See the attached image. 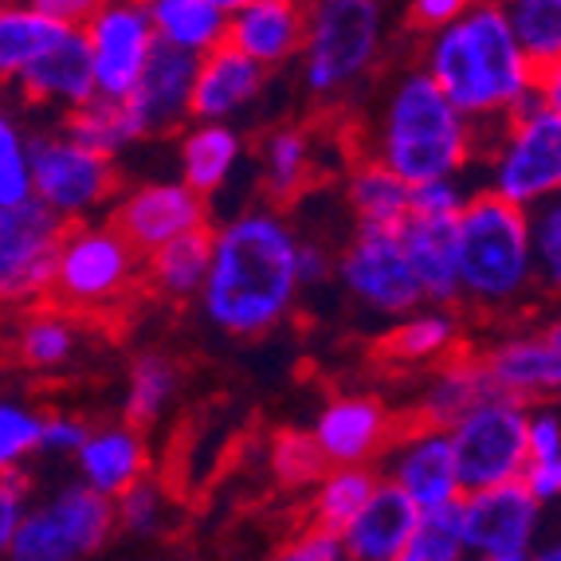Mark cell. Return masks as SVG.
<instances>
[{
    "mask_svg": "<svg viewBox=\"0 0 561 561\" xmlns=\"http://www.w3.org/2000/svg\"><path fill=\"white\" fill-rule=\"evenodd\" d=\"M526 561H561V542H558V538H546V542H534V550L526 553Z\"/></svg>",
    "mask_w": 561,
    "mask_h": 561,
    "instance_id": "cell-54",
    "label": "cell"
},
{
    "mask_svg": "<svg viewBox=\"0 0 561 561\" xmlns=\"http://www.w3.org/2000/svg\"><path fill=\"white\" fill-rule=\"evenodd\" d=\"M299 228L283 208L252 205L208 228V275L201 314L216 334L255 342L279 330L299 307Z\"/></svg>",
    "mask_w": 561,
    "mask_h": 561,
    "instance_id": "cell-1",
    "label": "cell"
},
{
    "mask_svg": "<svg viewBox=\"0 0 561 561\" xmlns=\"http://www.w3.org/2000/svg\"><path fill=\"white\" fill-rule=\"evenodd\" d=\"M28 9L44 12V16L59 20V24H71V28H83L94 12L103 9L106 0H24Z\"/></svg>",
    "mask_w": 561,
    "mask_h": 561,
    "instance_id": "cell-52",
    "label": "cell"
},
{
    "mask_svg": "<svg viewBox=\"0 0 561 561\" xmlns=\"http://www.w3.org/2000/svg\"><path fill=\"white\" fill-rule=\"evenodd\" d=\"M471 4H476V0H409V28L428 36V32L459 20Z\"/></svg>",
    "mask_w": 561,
    "mask_h": 561,
    "instance_id": "cell-50",
    "label": "cell"
},
{
    "mask_svg": "<svg viewBox=\"0 0 561 561\" xmlns=\"http://www.w3.org/2000/svg\"><path fill=\"white\" fill-rule=\"evenodd\" d=\"M71 459H76L79 483L91 486L94 495L111 499V503L122 491H130L138 479L150 476V444H146V432L126 421L87 428L83 444H79V451Z\"/></svg>",
    "mask_w": 561,
    "mask_h": 561,
    "instance_id": "cell-21",
    "label": "cell"
},
{
    "mask_svg": "<svg viewBox=\"0 0 561 561\" xmlns=\"http://www.w3.org/2000/svg\"><path fill=\"white\" fill-rule=\"evenodd\" d=\"M71 24L28 9L24 0H0V87H12L44 51L59 44Z\"/></svg>",
    "mask_w": 561,
    "mask_h": 561,
    "instance_id": "cell-32",
    "label": "cell"
},
{
    "mask_svg": "<svg viewBox=\"0 0 561 561\" xmlns=\"http://www.w3.org/2000/svg\"><path fill=\"white\" fill-rule=\"evenodd\" d=\"M451 252L459 307H471L486 319H511L538 299L523 208L476 188L463 213L451 220Z\"/></svg>",
    "mask_w": 561,
    "mask_h": 561,
    "instance_id": "cell-4",
    "label": "cell"
},
{
    "mask_svg": "<svg viewBox=\"0 0 561 561\" xmlns=\"http://www.w3.org/2000/svg\"><path fill=\"white\" fill-rule=\"evenodd\" d=\"M416 67L479 134L499 130L542 83V71L523 56L495 0H476L459 20L428 32Z\"/></svg>",
    "mask_w": 561,
    "mask_h": 561,
    "instance_id": "cell-2",
    "label": "cell"
},
{
    "mask_svg": "<svg viewBox=\"0 0 561 561\" xmlns=\"http://www.w3.org/2000/svg\"><path fill=\"white\" fill-rule=\"evenodd\" d=\"M506 28L538 71H561V0H495Z\"/></svg>",
    "mask_w": 561,
    "mask_h": 561,
    "instance_id": "cell-37",
    "label": "cell"
},
{
    "mask_svg": "<svg viewBox=\"0 0 561 561\" xmlns=\"http://www.w3.org/2000/svg\"><path fill=\"white\" fill-rule=\"evenodd\" d=\"M401 243L409 255L412 279L421 287L424 307H459V279H456V252H451V225L432 220H404Z\"/></svg>",
    "mask_w": 561,
    "mask_h": 561,
    "instance_id": "cell-30",
    "label": "cell"
},
{
    "mask_svg": "<svg viewBox=\"0 0 561 561\" xmlns=\"http://www.w3.org/2000/svg\"><path fill=\"white\" fill-rule=\"evenodd\" d=\"M64 228L32 197L0 208V310L20 314L47 302Z\"/></svg>",
    "mask_w": 561,
    "mask_h": 561,
    "instance_id": "cell-12",
    "label": "cell"
},
{
    "mask_svg": "<svg viewBox=\"0 0 561 561\" xmlns=\"http://www.w3.org/2000/svg\"><path fill=\"white\" fill-rule=\"evenodd\" d=\"M389 39L385 0H307L299 83L310 103L334 106L377 76Z\"/></svg>",
    "mask_w": 561,
    "mask_h": 561,
    "instance_id": "cell-5",
    "label": "cell"
},
{
    "mask_svg": "<svg viewBox=\"0 0 561 561\" xmlns=\"http://www.w3.org/2000/svg\"><path fill=\"white\" fill-rule=\"evenodd\" d=\"M141 9L150 16V28L158 47L181 51V56H208L225 44L228 16L216 12L208 0H141Z\"/></svg>",
    "mask_w": 561,
    "mask_h": 561,
    "instance_id": "cell-31",
    "label": "cell"
},
{
    "mask_svg": "<svg viewBox=\"0 0 561 561\" xmlns=\"http://www.w3.org/2000/svg\"><path fill=\"white\" fill-rule=\"evenodd\" d=\"M471 181L468 178H440L424 181V185H409V220H432V225H451L463 205L471 201Z\"/></svg>",
    "mask_w": 561,
    "mask_h": 561,
    "instance_id": "cell-45",
    "label": "cell"
},
{
    "mask_svg": "<svg viewBox=\"0 0 561 561\" xmlns=\"http://www.w3.org/2000/svg\"><path fill=\"white\" fill-rule=\"evenodd\" d=\"M463 350V319L448 307H416L381 337V357L401 369H432Z\"/></svg>",
    "mask_w": 561,
    "mask_h": 561,
    "instance_id": "cell-28",
    "label": "cell"
},
{
    "mask_svg": "<svg viewBox=\"0 0 561 561\" xmlns=\"http://www.w3.org/2000/svg\"><path fill=\"white\" fill-rule=\"evenodd\" d=\"M314 153H319L314 138L299 122H283V126H272L263 134L255 161H260V188L267 205L287 208L307 193L314 181V161H319Z\"/></svg>",
    "mask_w": 561,
    "mask_h": 561,
    "instance_id": "cell-27",
    "label": "cell"
},
{
    "mask_svg": "<svg viewBox=\"0 0 561 561\" xmlns=\"http://www.w3.org/2000/svg\"><path fill=\"white\" fill-rule=\"evenodd\" d=\"M267 91V71L240 56L236 47L220 44L216 51L197 59L193 99H188V122H232L252 111Z\"/></svg>",
    "mask_w": 561,
    "mask_h": 561,
    "instance_id": "cell-22",
    "label": "cell"
},
{
    "mask_svg": "<svg viewBox=\"0 0 561 561\" xmlns=\"http://www.w3.org/2000/svg\"><path fill=\"white\" fill-rule=\"evenodd\" d=\"M248 141L232 122H188L178 130V181L213 201L232 185Z\"/></svg>",
    "mask_w": 561,
    "mask_h": 561,
    "instance_id": "cell-24",
    "label": "cell"
},
{
    "mask_svg": "<svg viewBox=\"0 0 561 561\" xmlns=\"http://www.w3.org/2000/svg\"><path fill=\"white\" fill-rule=\"evenodd\" d=\"M526 463H561V416L558 404H530L526 421Z\"/></svg>",
    "mask_w": 561,
    "mask_h": 561,
    "instance_id": "cell-46",
    "label": "cell"
},
{
    "mask_svg": "<svg viewBox=\"0 0 561 561\" xmlns=\"http://www.w3.org/2000/svg\"><path fill=\"white\" fill-rule=\"evenodd\" d=\"M39 421H44V412H36L28 401L0 397V476L24 471V463L36 456Z\"/></svg>",
    "mask_w": 561,
    "mask_h": 561,
    "instance_id": "cell-44",
    "label": "cell"
},
{
    "mask_svg": "<svg viewBox=\"0 0 561 561\" xmlns=\"http://www.w3.org/2000/svg\"><path fill=\"white\" fill-rule=\"evenodd\" d=\"M416 506L381 479L374 486L369 503L354 515V523L337 534L346 561H393L409 553L412 526H416Z\"/></svg>",
    "mask_w": 561,
    "mask_h": 561,
    "instance_id": "cell-25",
    "label": "cell"
},
{
    "mask_svg": "<svg viewBox=\"0 0 561 561\" xmlns=\"http://www.w3.org/2000/svg\"><path fill=\"white\" fill-rule=\"evenodd\" d=\"M518 483L530 491V499H538L542 506L558 503L561 495V463H526Z\"/></svg>",
    "mask_w": 561,
    "mask_h": 561,
    "instance_id": "cell-53",
    "label": "cell"
},
{
    "mask_svg": "<svg viewBox=\"0 0 561 561\" xmlns=\"http://www.w3.org/2000/svg\"><path fill=\"white\" fill-rule=\"evenodd\" d=\"M193 79H197V59L158 47L138 76L134 91L122 99L138 126L141 141L165 138L188 126V99H193Z\"/></svg>",
    "mask_w": 561,
    "mask_h": 561,
    "instance_id": "cell-19",
    "label": "cell"
},
{
    "mask_svg": "<svg viewBox=\"0 0 561 561\" xmlns=\"http://www.w3.org/2000/svg\"><path fill=\"white\" fill-rule=\"evenodd\" d=\"M295 267H299V287H319V283H327L330 275H334V260H330L327 243L319 240H307L302 236L299 240V260H295Z\"/></svg>",
    "mask_w": 561,
    "mask_h": 561,
    "instance_id": "cell-51",
    "label": "cell"
},
{
    "mask_svg": "<svg viewBox=\"0 0 561 561\" xmlns=\"http://www.w3.org/2000/svg\"><path fill=\"white\" fill-rule=\"evenodd\" d=\"M83 346V330L76 314L59 310L56 302H39L32 310H20L12 327V357L32 374H56L76 362Z\"/></svg>",
    "mask_w": 561,
    "mask_h": 561,
    "instance_id": "cell-29",
    "label": "cell"
},
{
    "mask_svg": "<svg viewBox=\"0 0 561 561\" xmlns=\"http://www.w3.org/2000/svg\"><path fill=\"white\" fill-rule=\"evenodd\" d=\"M106 220L118 228V236L138 255H150L165 248L169 240H181L188 232L208 228V201L197 197L178 178H150L138 185H126L114 193Z\"/></svg>",
    "mask_w": 561,
    "mask_h": 561,
    "instance_id": "cell-13",
    "label": "cell"
},
{
    "mask_svg": "<svg viewBox=\"0 0 561 561\" xmlns=\"http://www.w3.org/2000/svg\"><path fill=\"white\" fill-rule=\"evenodd\" d=\"M59 130L67 138H76L79 146H87L91 153H103L111 161H118L122 153H130L141 141L126 103L122 99H99V94L87 99L83 106H76V111H67Z\"/></svg>",
    "mask_w": 561,
    "mask_h": 561,
    "instance_id": "cell-36",
    "label": "cell"
},
{
    "mask_svg": "<svg viewBox=\"0 0 561 561\" xmlns=\"http://www.w3.org/2000/svg\"><path fill=\"white\" fill-rule=\"evenodd\" d=\"M87 428L91 424L83 416H71V412H44L39 421V448L36 456H51V459H67L76 456L79 444H83Z\"/></svg>",
    "mask_w": 561,
    "mask_h": 561,
    "instance_id": "cell-47",
    "label": "cell"
},
{
    "mask_svg": "<svg viewBox=\"0 0 561 561\" xmlns=\"http://www.w3.org/2000/svg\"><path fill=\"white\" fill-rule=\"evenodd\" d=\"M409 553L416 561H468L459 503L421 511V515H416V526H412Z\"/></svg>",
    "mask_w": 561,
    "mask_h": 561,
    "instance_id": "cell-40",
    "label": "cell"
},
{
    "mask_svg": "<svg viewBox=\"0 0 561 561\" xmlns=\"http://www.w3.org/2000/svg\"><path fill=\"white\" fill-rule=\"evenodd\" d=\"M267 468H272L279 486L302 491V486L319 483L322 471H327V459H322L319 444L310 440L307 428H283L275 432L272 448H267Z\"/></svg>",
    "mask_w": 561,
    "mask_h": 561,
    "instance_id": "cell-39",
    "label": "cell"
},
{
    "mask_svg": "<svg viewBox=\"0 0 561 561\" xmlns=\"http://www.w3.org/2000/svg\"><path fill=\"white\" fill-rule=\"evenodd\" d=\"M483 193L530 213L561 193V106L546 103L542 91L518 114L483 134Z\"/></svg>",
    "mask_w": 561,
    "mask_h": 561,
    "instance_id": "cell-6",
    "label": "cell"
},
{
    "mask_svg": "<svg viewBox=\"0 0 561 561\" xmlns=\"http://www.w3.org/2000/svg\"><path fill=\"white\" fill-rule=\"evenodd\" d=\"M118 188V161L91 153L59 126L28 138V197L64 225L99 220Z\"/></svg>",
    "mask_w": 561,
    "mask_h": 561,
    "instance_id": "cell-8",
    "label": "cell"
},
{
    "mask_svg": "<svg viewBox=\"0 0 561 561\" xmlns=\"http://www.w3.org/2000/svg\"><path fill=\"white\" fill-rule=\"evenodd\" d=\"M542 511L523 483L486 486L459 499L468 558H526L542 542Z\"/></svg>",
    "mask_w": 561,
    "mask_h": 561,
    "instance_id": "cell-16",
    "label": "cell"
},
{
    "mask_svg": "<svg viewBox=\"0 0 561 561\" xmlns=\"http://www.w3.org/2000/svg\"><path fill=\"white\" fill-rule=\"evenodd\" d=\"M381 468L385 471H377V476L389 486H397L416 511H432V506H448L463 499L444 428L416 421L397 428L389 448L381 451Z\"/></svg>",
    "mask_w": 561,
    "mask_h": 561,
    "instance_id": "cell-17",
    "label": "cell"
},
{
    "mask_svg": "<svg viewBox=\"0 0 561 561\" xmlns=\"http://www.w3.org/2000/svg\"><path fill=\"white\" fill-rule=\"evenodd\" d=\"M468 561H526V558H468Z\"/></svg>",
    "mask_w": 561,
    "mask_h": 561,
    "instance_id": "cell-56",
    "label": "cell"
},
{
    "mask_svg": "<svg viewBox=\"0 0 561 561\" xmlns=\"http://www.w3.org/2000/svg\"><path fill=\"white\" fill-rule=\"evenodd\" d=\"M208 275V228L169 240L158 252L141 255V287H150L158 299L193 302Z\"/></svg>",
    "mask_w": 561,
    "mask_h": 561,
    "instance_id": "cell-33",
    "label": "cell"
},
{
    "mask_svg": "<svg viewBox=\"0 0 561 561\" xmlns=\"http://www.w3.org/2000/svg\"><path fill=\"white\" fill-rule=\"evenodd\" d=\"M208 4H213L216 12H225V16H236V12H240V9H248V4H252V0H208Z\"/></svg>",
    "mask_w": 561,
    "mask_h": 561,
    "instance_id": "cell-55",
    "label": "cell"
},
{
    "mask_svg": "<svg viewBox=\"0 0 561 561\" xmlns=\"http://www.w3.org/2000/svg\"><path fill=\"white\" fill-rule=\"evenodd\" d=\"M334 279L374 319L397 322L416 307H424L421 287L412 279L409 255H404L401 228L357 225L334 260Z\"/></svg>",
    "mask_w": 561,
    "mask_h": 561,
    "instance_id": "cell-11",
    "label": "cell"
},
{
    "mask_svg": "<svg viewBox=\"0 0 561 561\" xmlns=\"http://www.w3.org/2000/svg\"><path fill=\"white\" fill-rule=\"evenodd\" d=\"M393 561H416V558H412V553H401V558H393Z\"/></svg>",
    "mask_w": 561,
    "mask_h": 561,
    "instance_id": "cell-57",
    "label": "cell"
},
{
    "mask_svg": "<svg viewBox=\"0 0 561 561\" xmlns=\"http://www.w3.org/2000/svg\"><path fill=\"white\" fill-rule=\"evenodd\" d=\"M381 483L374 468H327L310 486V526L342 534Z\"/></svg>",
    "mask_w": 561,
    "mask_h": 561,
    "instance_id": "cell-38",
    "label": "cell"
},
{
    "mask_svg": "<svg viewBox=\"0 0 561 561\" xmlns=\"http://www.w3.org/2000/svg\"><path fill=\"white\" fill-rule=\"evenodd\" d=\"M141 255L122 240L111 220L67 225L59 240L47 302L76 319H103L138 295Z\"/></svg>",
    "mask_w": 561,
    "mask_h": 561,
    "instance_id": "cell-7",
    "label": "cell"
},
{
    "mask_svg": "<svg viewBox=\"0 0 561 561\" xmlns=\"http://www.w3.org/2000/svg\"><path fill=\"white\" fill-rule=\"evenodd\" d=\"M483 153V134L471 126L421 67H404L381 87L365 126V158L385 165L404 185L468 178Z\"/></svg>",
    "mask_w": 561,
    "mask_h": 561,
    "instance_id": "cell-3",
    "label": "cell"
},
{
    "mask_svg": "<svg viewBox=\"0 0 561 561\" xmlns=\"http://www.w3.org/2000/svg\"><path fill=\"white\" fill-rule=\"evenodd\" d=\"M346 205L362 228H401L409 220V185L385 165L362 158L346 173Z\"/></svg>",
    "mask_w": 561,
    "mask_h": 561,
    "instance_id": "cell-35",
    "label": "cell"
},
{
    "mask_svg": "<svg viewBox=\"0 0 561 561\" xmlns=\"http://www.w3.org/2000/svg\"><path fill=\"white\" fill-rule=\"evenodd\" d=\"M181 393V365L161 350H141L126 369L122 421L134 428H150L165 416Z\"/></svg>",
    "mask_w": 561,
    "mask_h": 561,
    "instance_id": "cell-34",
    "label": "cell"
},
{
    "mask_svg": "<svg viewBox=\"0 0 561 561\" xmlns=\"http://www.w3.org/2000/svg\"><path fill=\"white\" fill-rule=\"evenodd\" d=\"M28 503H32V486H28V476H24V471L0 476V561H4V553H9L12 534H16Z\"/></svg>",
    "mask_w": 561,
    "mask_h": 561,
    "instance_id": "cell-48",
    "label": "cell"
},
{
    "mask_svg": "<svg viewBox=\"0 0 561 561\" xmlns=\"http://www.w3.org/2000/svg\"><path fill=\"white\" fill-rule=\"evenodd\" d=\"M526 421H530V404L495 393L451 424L448 444L463 495L518 483L526 468Z\"/></svg>",
    "mask_w": 561,
    "mask_h": 561,
    "instance_id": "cell-10",
    "label": "cell"
},
{
    "mask_svg": "<svg viewBox=\"0 0 561 561\" xmlns=\"http://www.w3.org/2000/svg\"><path fill=\"white\" fill-rule=\"evenodd\" d=\"M526 236H530V260L538 275V290L561 287V201H542L526 213Z\"/></svg>",
    "mask_w": 561,
    "mask_h": 561,
    "instance_id": "cell-43",
    "label": "cell"
},
{
    "mask_svg": "<svg viewBox=\"0 0 561 561\" xmlns=\"http://www.w3.org/2000/svg\"><path fill=\"white\" fill-rule=\"evenodd\" d=\"M28 138L20 114L0 99V208L28 201Z\"/></svg>",
    "mask_w": 561,
    "mask_h": 561,
    "instance_id": "cell-42",
    "label": "cell"
},
{
    "mask_svg": "<svg viewBox=\"0 0 561 561\" xmlns=\"http://www.w3.org/2000/svg\"><path fill=\"white\" fill-rule=\"evenodd\" d=\"M114 534V503L94 495L91 486L67 483L28 503L4 561H87Z\"/></svg>",
    "mask_w": 561,
    "mask_h": 561,
    "instance_id": "cell-9",
    "label": "cell"
},
{
    "mask_svg": "<svg viewBox=\"0 0 561 561\" xmlns=\"http://www.w3.org/2000/svg\"><path fill=\"white\" fill-rule=\"evenodd\" d=\"M486 381L499 397L518 404H546L561 389V330L558 322L511 327L479 354Z\"/></svg>",
    "mask_w": 561,
    "mask_h": 561,
    "instance_id": "cell-15",
    "label": "cell"
},
{
    "mask_svg": "<svg viewBox=\"0 0 561 561\" xmlns=\"http://www.w3.org/2000/svg\"><path fill=\"white\" fill-rule=\"evenodd\" d=\"M16 94L28 106H44V111H76L87 99H94V79H91V56H87L83 28H67L51 51L36 59V64L16 79Z\"/></svg>",
    "mask_w": 561,
    "mask_h": 561,
    "instance_id": "cell-23",
    "label": "cell"
},
{
    "mask_svg": "<svg viewBox=\"0 0 561 561\" xmlns=\"http://www.w3.org/2000/svg\"><path fill=\"white\" fill-rule=\"evenodd\" d=\"M267 561H346V553H342L337 534L319 530V526H307L302 534L287 538Z\"/></svg>",
    "mask_w": 561,
    "mask_h": 561,
    "instance_id": "cell-49",
    "label": "cell"
},
{
    "mask_svg": "<svg viewBox=\"0 0 561 561\" xmlns=\"http://www.w3.org/2000/svg\"><path fill=\"white\" fill-rule=\"evenodd\" d=\"M302 24H307V0H252L248 9L228 16L225 44L272 76L299 59Z\"/></svg>",
    "mask_w": 561,
    "mask_h": 561,
    "instance_id": "cell-20",
    "label": "cell"
},
{
    "mask_svg": "<svg viewBox=\"0 0 561 561\" xmlns=\"http://www.w3.org/2000/svg\"><path fill=\"white\" fill-rule=\"evenodd\" d=\"M486 397H495V389H491V381H486L483 365H479V354L459 350V354H451L448 362L432 365L428 369L421 393H416V424H432V428L448 432L463 412L483 404Z\"/></svg>",
    "mask_w": 561,
    "mask_h": 561,
    "instance_id": "cell-26",
    "label": "cell"
},
{
    "mask_svg": "<svg viewBox=\"0 0 561 561\" xmlns=\"http://www.w3.org/2000/svg\"><path fill=\"white\" fill-rule=\"evenodd\" d=\"M83 39L99 99H126L158 51L141 0H106L83 24Z\"/></svg>",
    "mask_w": 561,
    "mask_h": 561,
    "instance_id": "cell-14",
    "label": "cell"
},
{
    "mask_svg": "<svg viewBox=\"0 0 561 561\" xmlns=\"http://www.w3.org/2000/svg\"><path fill=\"white\" fill-rule=\"evenodd\" d=\"M173 515V499L158 479H138L130 491L114 499V530H126L134 538H153L169 526Z\"/></svg>",
    "mask_w": 561,
    "mask_h": 561,
    "instance_id": "cell-41",
    "label": "cell"
},
{
    "mask_svg": "<svg viewBox=\"0 0 561 561\" xmlns=\"http://www.w3.org/2000/svg\"><path fill=\"white\" fill-rule=\"evenodd\" d=\"M307 432L319 444L327 468H374L393 440L397 421L381 397L337 393L322 404Z\"/></svg>",
    "mask_w": 561,
    "mask_h": 561,
    "instance_id": "cell-18",
    "label": "cell"
}]
</instances>
